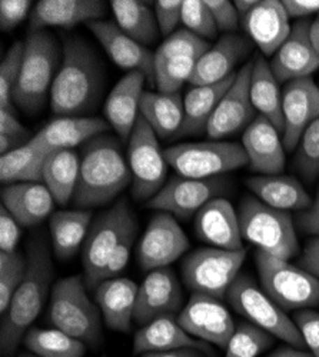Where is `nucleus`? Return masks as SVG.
Returning <instances> with one entry per match:
<instances>
[{"mask_svg": "<svg viewBox=\"0 0 319 357\" xmlns=\"http://www.w3.org/2000/svg\"><path fill=\"white\" fill-rule=\"evenodd\" d=\"M53 279V264L46 239L35 236L27 245V271L13 299L3 313L0 327V347L3 356L16 351L29 327L40 314Z\"/></svg>", "mask_w": 319, "mask_h": 357, "instance_id": "f257e3e1", "label": "nucleus"}, {"mask_svg": "<svg viewBox=\"0 0 319 357\" xmlns=\"http://www.w3.org/2000/svg\"><path fill=\"white\" fill-rule=\"evenodd\" d=\"M103 73L91 46L77 36L64 40V62L50 91L54 114L77 116L94 110L102 93Z\"/></svg>", "mask_w": 319, "mask_h": 357, "instance_id": "f03ea898", "label": "nucleus"}, {"mask_svg": "<svg viewBox=\"0 0 319 357\" xmlns=\"http://www.w3.org/2000/svg\"><path fill=\"white\" fill-rule=\"evenodd\" d=\"M132 183V173L113 137L98 136L84 147L73 196L79 209L103 206Z\"/></svg>", "mask_w": 319, "mask_h": 357, "instance_id": "7ed1b4c3", "label": "nucleus"}, {"mask_svg": "<svg viewBox=\"0 0 319 357\" xmlns=\"http://www.w3.org/2000/svg\"><path fill=\"white\" fill-rule=\"evenodd\" d=\"M61 49L54 36L46 31L29 32L24 56L13 102L26 113L35 114L46 103L59 65Z\"/></svg>", "mask_w": 319, "mask_h": 357, "instance_id": "20e7f679", "label": "nucleus"}, {"mask_svg": "<svg viewBox=\"0 0 319 357\" xmlns=\"http://www.w3.org/2000/svg\"><path fill=\"white\" fill-rule=\"evenodd\" d=\"M84 278L69 276L53 286L50 296L49 319L54 329L83 342L96 346L101 342V310L86 291Z\"/></svg>", "mask_w": 319, "mask_h": 357, "instance_id": "39448f33", "label": "nucleus"}, {"mask_svg": "<svg viewBox=\"0 0 319 357\" xmlns=\"http://www.w3.org/2000/svg\"><path fill=\"white\" fill-rule=\"evenodd\" d=\"M241 234L260 252L289 260L299 253L291 215L274 209L255 197H245L238 212Z\"/></svg>", "mask_w": 319, "mask_h": 357, "instance_id": "423d86ee", "label": "nucleus"}, {"mask_svg": "<svg viewBox=\"0 0 319 357\" xmlns=\"http://www.w3.org/2000/svg\"><path fill=\"white\" fill-rule=\"evenodd\" d=\"M132 231H138V223L126 200L116 202L92 223L82 250L83 278L89 289L95 290L102 283L112 253Z\"/></svg>", "mask_w": 319, "mask_h": 357, "instance_id": "0eeeda50", "label": "nucleus"}, {"mask_svg": "<svg viewBox=\"0 0 319 357\" xmlns=\"http://www.w3.org/2000/svg\"><path fill=\"white\" fill-rule=\"evenodd\" d=\"M259 282L264 291L283 310H302L319 305V279L265 252L255 256Z\"/></svg>", "mask_w": 319, "mask_h": 357, "instance_id": "6e6552de", "label": "nucleus"}, {"mask_svg": "<svg viewBox=\"0 0 319 357\" xmlns=\"http://www.w3.org/2000/svg\"><path fill=\"white\" fill-rule=\"evenodd\" d=\"M226 301L235 312L259 326L260 329L297 349L305 347V342L295 321L288 317L285 310L279 307L251 276L239 275L229 287Z\"/></svg>", "mask_w": 319, "mask_h": 357, "instance_id": "1a4fd4ad", "label": "nucleus"}, {"mask_svg": "<svg viewBox=\"0 0 319 357\" xmlns=\"http://www.w3.org/2000/svg\"><path fill=\"white\" fill-rule=\"evenodd\" d=\"M163 153L170 167L189 178H212L248 165L244 146L223 140L175 144Z\"/></svg>", "mask_w": 319, "mask_h": 357, "instance_id": "9d476101", "label": "nucleus"}, {"mask_svg": "<svg viewBox=\"0 0 319 357\" xmlns=\"http://www.w3.org/2000/svg\"><path fill=\"white\" fill-rule=\"evenodd\" d=\"M246 250L204 248L191 253L182 263V279L193 293L226 299V293L239 276Z\"/></svg>", "mask_w": 319, "mask_h": 357, "instance_id": "9b49d317", "label": "nucleus"}, {"mask_svg": "<svg viewBox=\"0 0 319 357\" xmlns=\"http://www.w3.org/2000/svg\"><path fill=\"white\" fill-rule=\"evenodd\" d=\"M128 165L132 173L133 199L149 202L165 186L168 162L161 151L158 136L142 116L129 139Z\"/></svg>", "mask_w": 319, "mask_h": 357, "instance_id": "f8f14e48", "label": "nucleus"}, {"mask_svg": "<svg viewBox=\"0 0 319 357\" xmlns=\"http://www.w3.org/2000/svg\"><path fill=\"white\" fill-rule=\"evenodd\" d=\"M211 49L209 43L181 29L165 39L155 53V83L162 93H178L191 82L199 59Z\"/></svg>", "mask_w": 319, "mask_h": 357, "instance_id": "ddd939ff", "label": "nucleus"}, {"mask_svg": "<svg viewBox=\"0 0 319 357\" xmlns=\"http://www.w3.org/2000/svg\"><path fill=\"white\" fill-rule=\"evenodd\" d=\"M223 190L225 181L219 177L189 178L178 174L166 182L158 195L147 202V207L169 213L179 220H189Z\"/></svg>", "mask_w": 319, "mask_h": 357, "instance_id": "4468645a", "label": "nucleus"}, {"mask_svg": "<svg viewBox=\"0 0 319 357\" xmlns=\"http://www.w3.org/2000/svg\"><path fill=\"white\" fill-rule=\"evenodd\" d=\"M189 249V241L169 213L155 215L138 246V261L143 271L152 272L168 267Z\"/></svg>", "mask_w": 319, "mask_h": 357, "instance_id": "2eb2a0df", "label": "nucleus"}, {"mask_svg": "<svg viewBox=\"0 0 319 357\" xmlns=\"http://www.w3.org/2000/svg\"><path fill=\"white\" fill-rule=\"evenodd\" d=\"M179 324L198 340L226 349L235 331V321L216 297L192 293L178 316Z\"/></svg>", "mask_w": 319, "mask_h": 357, "instance_id": "dca6fc26", "label": "nucleus"}, {"mask_svg": "<svg viewBox=\"0 0 319 357\" xmlns=\"http://www.w3.org/2000/svg\"><path fill=\"white\" fill-rule=\"evenodd\" d=\"M253 62L238 72L237 79L218 103L207 128L211 140H222L245 130L255 121V107L251 100V77Z\"/></svg>", "mask_w": 319, "mask_h": 357, "instance_id": "f3484780", "label": "nucleus"}, {"mask_svg": "<svg viewBox=\"0 0 319 357\" xmlns=\"http://www.w3.org/2000/svg\"><path fill=\"white\" fill-rule=\"evenodd\" d=\"M283 133L286 152H294L306 128L319 119V86L312 77L288 82L282 92Z\"/></svg>", "mask_w": 319, "mask_h": 357, "instance_id": "a211bd4d", "label": "nucleus"}, {"mask_svg": "<svg viewBox=\"0 0 319 357\" xmlns=\"http://www.w3.org/2000/svg\"><path fill=\"white\" fill-rule=\"evenodd\" d=\"M181 283L168 267L152 271L138 290L135 321L144 326L163 316H175L182 309Z\"/></svg>", "mask_w": 319, "mask_h": 357, "instance_id": "6ab92c4d", "label": "nucleus"}, {"mask_svg": "<svg viewBox=\"0 0 319 357\" xmlns=\"http://www.w3.org/2000/svg\"><path fill=\"white\" fill-rule=\"evenodd\" d=\"M311 26L309 19L297 22L288 39L274 54L269 66L279 83L311 77L319 68V56L311 39Z\"/></svg>", "mask_w": 319, "mask_h": 357, "instance_id": "aec40b11", "label": "nucleus"}, {"mask_svg": "<svg viewBox=\"0 0 319 357\" xmlns=\"http://www.w3.org/2000/svg\"><path fill=\"white\" fill-rule=\"evenodd\" d=\"M86 26L116 65L131 72H140L149 82H155V53L131 39L110 20H95Z\"/></svg>", "mask_w": 319, "mask_h": 357, "instance_id": "412c9836", "label": "nucleus"}, {"mask_svg": "<svg viewBox=\"0 0 319 357\" xmlns=\"http://www.w3.org/2000/svg\"><path fill=\"white\" fill-rule=\"evenodd\" d=\"M241 20L248 38L267 56L278 52L292 29L282 2L278 0H255Z\"/></svg>", "mask_w": 319, "mask_h": 357, "instance_id": "4be33fe9", "label": "nucleus"}, {"mask_svg": "<svg viewBox=\"0 0 319 357\" xmlns=\"http://www.w3.org/2000/svg\"><path fill=\"white\" fill-rule=\"evenodd\" d=\"M253 45L244 35L229 33L222 36L199 59L189 83L192 86H208L225 80L234 75L235 66L251 54Z\"/></svg>", "mask_w": 319, "mask_h": 357, "instance_id": "5701e85b", "label": "nucleus"}, {"mask_svg": "<svg viewBox=\"0 0 319 357\" xmlns=\"http://www.w3.org/2000/svg\"><path fill=\"white\" fill-rule=\"evenodd\" d=\"M281 136L267 117L260 114L255 117L242 135V146L251 170L264 176L283 172L285 147Z\"/></svg>", "mask_w": 319, "mask_h": 357, "instance_id": "b1692460", "label": "nucleus"}, {"mask_svg": "<svg viewBox=\"0 0 319 357\" xmlns=\"http://www.w3.org/2000/svg\"><path fill=\"white\" fill-rule=\"evenodd\" d=\"M195 231L202 242L223 250H241L242 234L238 215L229 200L216 197L195 216Z\"/></svg>", "mask_w": 319, "mask_h": 357, "instance_id": "393cba45", "label": "nucleus"}, {"mask_svg": "<svg viewBox=\"0 0 319 357\" xmlns=\"http://www.w3.org/2000/svg\"><path fill=\"white\" fill-rule=\"evenodd\" d=\"M109 123L101 117L65 116L54 119L46 125L31 139V142L49 153L72 151L83 142H89L101 136L109 130Z\"/></svg>", "mask_w": 319, "mask_h": 357, "instance_id": "a878e982", "label": "nucleus"}, {"mask_svg": "<svg viewBox=\"0 0 319 357\" xmlns=\"http://www.w3.org/2000/svg\"><path fill=\"white\" fill-rule=\"evenodd\" d=\"M147 76L140 72H129L112 89L105 103V116L109 126L118 133L122 142H128L140 113L143 83Z\"/></svg>", "mask_w": 319, "mask_h": 357, "instance_id": "bb28decb", "label": "nucleus"}, {"mask_svg": "<svg viewBox=\"0 0 319 357\" xmlns=\"http://www.w3.org/2000/svg\"><path fill=\"white\" fill-rule=\"evenodd\" d=\"M179 349H196L212 354L208 343L195 339L179 324L175 316H163L142 326L133 337V353L170 351Z\"/></svg>", "mask_w": 319, "mask_h": 357, "instance_id": "cd10ccee", "label": "nucleus"}, {"mask_svg": "<svg viewBox=\"0 0 319 357\" xmlns=\"http://www.w3.org/2000/svg\"><path fill=\"white\" fill-rule=\"evenodd\" d=\"M106 5L101 0H42L31 16V32L45 31L49 26L72 29L79 23L102 20Z\"/></svg>", "mask_w": 319, "mask_h": 357, "instance_id": "c85d7f7f", "label": "nucleus"}, {"mask_svg": "<svg viewBox=\"0 0 319 357\" xmlns=\"http://www.w3.org/2000/svg\"><path fill=\"white\" fill-rule=\"evenodd\" d=\"M138 290L139 286L126 278L105 280L95 289V302L109 329L121 333L131 332Z\"/></svg>", "mask_w": 319, "mask_h": 357, "instance_id": "c756f323", "label": "nucleus"}, {"mask_svg": "<svg viewBox=\"0 0 319 357\" xmlns=\"http://www.w3.org/2000/svg\"><path fill=\"white\" fill-rule=\"evenodd\" d=\"M54 199L45 183H15L2 189V204L23 227H35L53 212Z\"/></svg>", "mask_w": 319, "mask_h": 357, "instance_id": "7c9ffc66", "label": "nucleus"}, {"mask_svg": "<svg viewBox=\"0 0 319 357\" xmlns=\"http://www.w3.org/2000/svg\"><path fill=\"white\" fill-rule=\"evenodd\" d=\"M248 189L262 203L278 211L304 212L312 206V199L298 178L282 174L253 176L246 181Z\"/></svg>", "mask_w": 319, "mask_h": 357, "instance_id": "2f4dec72", "label": "nucleus"}, {"mask_svg": "<svg viewBox=\"0 0 319 357\" xmlns=\"http://www.w3.org/2000/svg\"><path fill=\"white\" fill-rule=\"evenodd\" d=\"M238 72L230 75L222 82L208 84V86H192L184 99L185 116L184 123L178 136H192L207 133L208 123L211 117L223 98L229 91V87L234 84Z\"/></svg>", "mask_w": 319, "mask_h": 357, "instance_id": "473e14b6", "label": "nucleus"}, {"mask_svg": "<svg viewBox=\"0 0 319 357\" xmlns=\"http://www.w3.org/2000/svg\"><path fill=\"white\" fill-rule=\"evenodd\" d=\"M140 116L161 139L178 136L185 116L181 93L144 92L140 100Z\"/></svg>", "mask_w": 319, "mask_h": 357, "instance_id": "72a5a7b5", "label": "nucleus"}, {"mask_svg": "<svg viewBox=\"0 0 319 357\" xmlns=\"http://www.w3.org/2000/svg\"><path fill=\"white\" fill-rule=\"evenodd\" d=\"M253 69L251 77V100L255 110L260 116L267 117L268 121L276 128V130L283 133V114H282V93L279 91V82L274 76L269 63L260 56L255 54Z\"/></svg>", "mask_w": 319, "mask_h": 357, "instance_id": "f704fd0d", "label": "nucleus"}, {"mask_svg": "<svg viewBox=\"0 0 319 357\" xmlns=\"http://www.w3.org/2000/svg\"><path fill=\"white\" fill-rule=\"evenodd\" d=\"M92 222L91 211H61L52 215L49 222L52 246L56 256L71 259L84 243Z\"/></svg>", "mask_w": 319, "mask_h": 357, "instance_id": "c9c22d12", "label": "nucleus"}, {"mask_svg": "<svg viewBox=\"0 0 319 357\" xmlns=\"http://www.w3.org/2000/svg\"><path fill=\"white\" fill-rule=\"evenodd\" d=\"M50 153L34 144L31 140L0 158V178L2 183H40L43 170Z\"/></svg>", "mask_w": 319, "mask_h": 357, "instance_id": "e433bc0d", "label": "nucleus"}, {"mask_svg": "<svg viewBox=\"0 0 319 357\" xmlns=\"http://www.w3.org/2000/svg\"><path fill=\"white\" fill-rule=\"evenodd\" d=\"M80 158L73 151L52 152L45 163L43 183L57 204H66L73 199L79 182Z\"/></svg>", "mask_w": 319, "mask_h": 357, "instance_id": "4c0bfd02", "label": "nucleus"}, {"mask_svg": "<svg viewBox=\"0 0 319 357\" xmlns=\"http://www.w3.org/2000/svg\"><path fill=\"white\" fill-rule=\"evenodd\" d=\"M116 24L131 39L140 45H152L159 36V26L152 9L138 0H113L110 2Z\"/></svg>", "mask_w": 319, "mask_h": 357, "instance_id": "58836bf2", "label": "nucleus"}, {"mask_svg": "<svg viewBox=\"0 0 319 357\" xmlns=\"http://www.w3.org/2000/svg\"><path fill=\"white\" fill-rule=\"evenodd\" d=\"M24 346L39 357H83L86 344L59 329H29Z\"/></svg>", "mask_w": 319, "mask_h": 357, "instance_id": "ea45409f", "label": "nucleus"}, {"mask_svg": "<svg viewBox=\"0 0 319 357\" xmlns=\"http://www.w3.org/2000/svg\"><path fill=\"white\" fill-rule=\"evenodd\" d=\"M274 344L271 333L251 321H241L235 326L226 346V357H256Z\"/></svg>", "mask_w": 319, "mask_h": 357, "instance_id": "a19ab883", "label": "nucleus"}, {"mask_svg": "<svg viewBox=\"0 0 319 357\" xmlns=\"http://www.w3.org/2000/svg\"><path fill=\"white\" fill-rule=\"evenodd\" d=\"M27 271V256L22 252H0V312L5 313Z\"/></svg>", "mask_w": 319, "mask_h": 357, "instance_id": "79ce46f5", "label": "nucleus"}, {"mask_svg": "<svg viewBox=\"0 0 319 357\" xmlns=\"http://www.w3.org/2000/svg\"><path fill=\"white\" fill-rule=\"evenodd\" d=\"M24 56V43L15 42L0 65V110L15 113L13 95L20 76Z\"/></svg>", "mask_w": 319, "mask_h": 357, "instance_id": "37998d69", "label": "nucleus"}, {"mask_svg": "<svg viewBox=\"0 0 319 357\" xmlns=\"http://www.w3.org/2000/svg\"><path fill=\"white\" fill-rule=\"evenodd\" d=\"M294 166L306 182L312 183L319 176V119L302 133Z\"/></svg>", "mask_w": 319, "mask_h": 357, "instance_id": "c03bdc74", "label": "nucleus"}, {"mask_svg": "<svg viewBox=\"0 0 319 357\" xmlns=\"http://www.w3.org/2000/svg\"><path fill=\"white\" fill-rule=\"evenodd\" d=\"M182 23L186 31L200 39H215L218 27L207 2L202 0H184Z\"/></svg>", "mask_w": 319, "mask_h": 357, "instance_id": "a18cd8bd", "label": "nucleus"}, {"mask_svg": "<svg viewBox=\"0 0 319 357\" xmlns=\"http://www.w3.org/2000/svg\"><path fill=\"white\" fill-rule=\"evenodd\" d=\"M29 136V130L17 121L15 113L0 110V152L2 155L23 146L22 142Z\"/></svg>", "mask_w": 319, "mask_h": 357, "instance_id": "49530a36", "label": "nucleus"}, {"mask_svg": "<svg viewBox=\"0 0 319 357\" xmlns=\"http://www.w3.org/2000/svg\"><path fill=\"white\" fill-rule=\"evenodd\" d=\"M184 2L181 0H158L155 3V16L159 31L165 38L177 32L178 24L182 22Z\"/></svg>", "mask_w": 319, "mask_h": 357, "instance_id": "de8ad7c7", "label": "nucleus"}, {"mask_svg": "<svg viewBox=\"0 0 319 357\" xmlns=\"http://www.w3.org/2000/svg\"><path fill=\"white\" fill-rule=\"evenodd\" d=\"M294 321L313 357H319V312L302 309L294 314Z\"/></svg>", "mask_w": 319, "mask_h": 357, "instance_id": "09e8293b", "label": "nucleus"}, {"mask_svg": "<svg viewBox=\"0 0 319 357\" xmlns=\"http://www.w3.org/2000/svg\"><path fill=\"white\" fill-rule=\"evenodd\" d=\"M207 6L211 10L218 31L225 32L226 35L237 31L241 17L235 5H232L228 0H207Z\"/></svg>", "mask_w": 319, "mask_h": 357, "instance_id": "8fccbe9b", "label": "nucleus"}, {"mask_svg": "<svg viewBox=\"0 0 319 357\" xmlns=\"http://www.w3.org/2000/svg\"><path fill=\"white\" fill-rule=\"evenodd\" d=\"M135 237H136V231H132L118 245V248L114 249V252L112 253V256H110V259H109V261L105 267V271H103L102 282L109 280V279H114L119 273L124 272V269H125L129 259H131L132 248H133V243H135Z\"/></svg>", "mask_w": 319, "mask_h": 357, "instance_id": "3c124183", "label": "nucleus"}, {"mask_svg": "<svg viewBox=\"0 0 319 357\" xmlns=\"http://www.w3.org/2000/svg\"><path fill=\"white\" fill-rule=\"evenodd\" d=\"M32 8L29 0H2L0 2V27L3 32L13 29L26 17Z\"/></svg>", "mask_w": 319, "mask_h": 357, "instance_id": "603ef678", "label": "nucleus"}, {"mask_svg": "<svg viewBox=\"0 0 319 357\" xmlns=\"http://www.w3.org/2000/svg\"><path fill=\"white\" fill-rule=\"evenodd\" d=\"M20 236V225L2 204L0 207V250L6 253L16 252Z\"/></svg>", "mask_w": 319, "mask_h": 357, "instance_id": "864d4df0", "label": "nucleus"}, {"mask_svg": "<svg viewBox=\"0 0 319 357\" xmlns=\"http://www.w3.org/2000/svg\"><path fill=\"white\" fill-rule=\"evenodd\" d=\"M297 223L301 231L319 237V186L309 209L299 212L297 216Z\"/></svg>", "mask_w": 319, "mask_h": 357, "instance_id": "5fc2aeb1", "label": "nucleus"}, {"mask_svg": "<svg viewBox=\"0 0 319 357\" xmlns=\"http://www.w3.org/2000/svg\"><path fill=\"white\" fill-rule=\"evenodd\" d=\"M298 266L305 272L319 279V237L309 241L298 260Z\"/></svg>", "mask_w": 319, "mask_h": 357, "instance_id": "6e6d98bb", "label": "nucleus"}, {"mask_svg": "<svg viewBox=\"0 0 319 357\" xmlns=\"http://www.w3.org/2000/svg\"><path fill=\"white\" fill-rule=\"evenodd\" d=\"M288 17L304 19L319 13V0H283L282 2Z\"/></svg>", "mask_w": 319, "mask_h": 357, "instance_id": "4d7b16f0", "label": "nucleus"}, {"mask_svg": "<svg viewBox=\"0 0 319 357\" xmlns=\"http://www.w3.org/2000/svg\"><path fill=\"white\" fill-rule=\"evenodd\" d=\"M138 357H205L204 353L196 349H179V350H170V351H152V353H143Z\"/></svg>", "mask_w": 319, "mask_h": 357, "instance_id": "13d9d810", "label": "nucleus"}, {"mask_svg": "<svg viewBox=\"0 0 319 357\" xmlns=\"http://www.w3.org/2000/svg\"><path fill=\"white\" fill-rule=\"evenodd\" d=\"M269 357H313L312 353L305 351L302 349H297L294 346H286L275 350Z\"/></svg>", "mask_w": 319, "mask_h": 357, "instance_id": "bf43d9fd", "label": "nucleus"}, {"mask_svg": "<svg viewBox=\"0 0 319 357\" xmlns=\"http://www.w3.org/2000/svg\"><path fill=\"white\" fill-rule=\"evenodd\" d=\"M311 39H312V45L315 47V52L319 56V22L318 20L312 22V26H311Z\"/></svg>", "mask_w": 319, "mask_h": 357, "instance_id": "052dcab7", "label": "nucleus"}, {"mask_svg": "<svg viewBox=\"0 0 319 357\" xmlns=\"http://www.w3.org/2000/svg\"><path fill=\"white\" fill-rule=\"evenodd\" d=\"M19 357H39V356H32V354H22V356H19Z\"/></svg>", "mask_w": 319, "mask_h": 357, "instance_id": "680f3d73", "label": "nucleus"}, {"mask_svg": "<svg viewBox=\"0 0 319 357\" xmlns=\"http://www.w3.org/2000/svg\"><path fill=\"white\" fill-rule=\"evenodd\" d=\"M316 20H318V22H319V13H318V17H316Z\"/></svg>", "mask_w": 319, "mask_h": 357, "instance_id": "e2e57ef3", "label": "nucleus"}]
</instances>
